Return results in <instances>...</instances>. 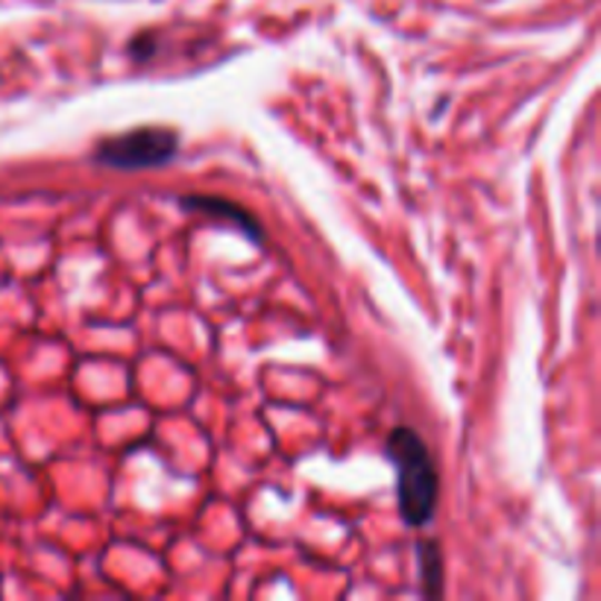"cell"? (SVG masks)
I'll return each mask as SVG.
<instances>
[{
    "label": "cell",
    "mask_w": 601,
    "mask_h": 601,
    "mask_svg": "<svg viewBox=\"0 0 601 601\" xmlns=\"http://www.w3.org/2000/svg\"><path fill=\"white\" fill-rule=\"evenodd\" d=\"M387 455L396 464V502L408 529H423L437 508V466L417 428L396 425L387 437Z\"/></svg>",
    "instance_id": "6da1fadb"
},
{
    "label": "cell",
    "mask_w": 601,
    "mask_h": 601,
    "mask_svg": "<svg viewBox=\"0 0 601 601\" xmlns=\"http://www.w3.org/2000/svg\"><path fill=\"white\" fill-rule=\"evenodd\" d=\"M177 150L179 136L174 129L141 127L97 141L95 161L118 170H145L168 165V161L177 156Z\"/></svg>",
    "instance_id": "7a4b0ae2"
},
{
    "label": "cell",
    "mask_w": 601,
    "mask_h": 601,
    "mask_svg": "<svg viewBox=\"0 0 601 601\" xmlns=\"http://www.w3.org/2000/svg\"><path fill=\"white\" fill-rule=\"evenodd\" d=\"M185 209L194 211H206V215H217V217H229L235 224L244 229L247 235H253V240H262V229H258V220L249 215L247 209H240L238 203L224 200V197H200V194H191V197H183L179 200Z\"/></svg>",
    "instance_id": "3957f363"
},
{
    "label": "cell",
    "mask_w": 601,
    "mask_h": 601,
    "mask_svg": "<svg viewBox=\"0 0 601 601\" xmlns=\"http://www.w3.org/2000/svg\"><path fill=\"white\" fill-rule=\"evenodd\" d=\"M420 581H423V593L428 599L443 595V554L434 540L420 543Z\"/></svg>",
    "instance_id": "277c9868"
}]
</instances>
